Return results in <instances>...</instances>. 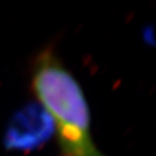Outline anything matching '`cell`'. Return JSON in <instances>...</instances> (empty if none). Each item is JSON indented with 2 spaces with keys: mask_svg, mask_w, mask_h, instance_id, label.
Segmentation results:
<instances>
[{
  "mask_svg": "<svg viewBox=\"0 0 156 156\" xmlns=\"http://www.w3.org/2000/svg\"><path fill=\"white\" fill-rule=\"evenodd\" d=\"M55 131L51 117L40 104H30L10 119L4 135L9 150L30 151L43 146Z\"/></svg>",
  "mask_w": 156,
  "mask_h": 156,
  "instance_id": "2",
  "label": "cell"
},
{
  "mask_svg": "<svg viewBox=\"0 0 156 156\" xmlns=\"http://www.w3.org/2000/svg\"><path fill=\"white\" fill-rule=\"evenodd\" d=\"M32 87L53 121L61 156H105L93 142L82 88L53 49L35 58Z\"/></svg>",
  "mask_w": 156,
  "mask_h": 156,
  "instance_id": "1",
  "label": "cell"
}]
</instances>
